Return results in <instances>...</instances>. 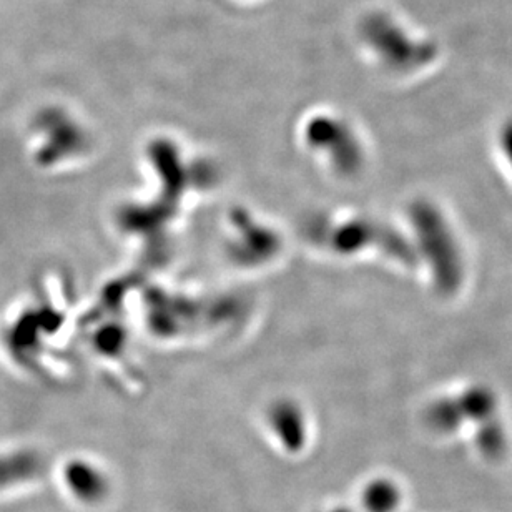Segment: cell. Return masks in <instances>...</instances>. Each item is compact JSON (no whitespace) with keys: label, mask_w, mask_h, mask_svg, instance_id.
<instances>
[{"label":"cell","mask_w":512,"mask_h":512,"mask_svg":"<svg viewBox=\"0 0 512 512\" xmlns=\"http://www.w3.org/2000/svg\"><path fill=\"white\" fill-rule=\"evenodd\" d=\"M403 504V491L394 479L376 478L366 484L361 496L365 512H396Z\"/></svg>","instance_id":"obj_1"},{"label":"cell","mask_w":512,"mask_h":512,"mask_svg":"<svg viewBox=\"0 0 512 512\" xmlns=\"http://www.w3.org/2000/svg\"><path fill=\"white\" fill-rule=\"evenodd\" d=\"M331 512H353V511H350V509H346V508H336V509H333V511Z\"/></svg>","instance_id":"obj_2"}]
</instances>
